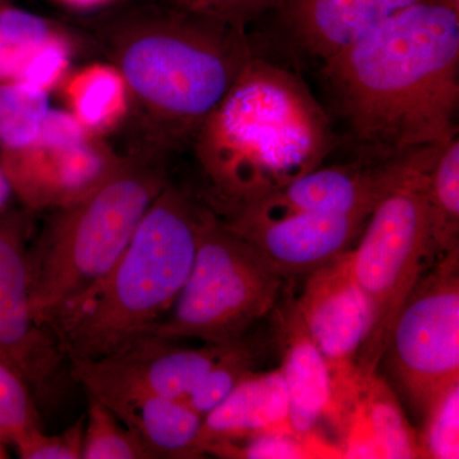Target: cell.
<instances>
[{
	"label": "cell",
	"mask_w": 459,
	"mask_h": 459,
	"mask_svg": "<svg viewBox=\"0 0 459 459\" xmlns=\"http://www.w3.org/2000/svg\"><path fill=\"white\" fill-rule=\"evenodd\" d=\"M142 147L169 153L193 141L255 56L247 29L159 0L100 21Z\"/></svg>",
	"instance_id": "7a4b0ae2"
},
{
	"label": "cell",
	"mask_w": 459,
	"mask_h": 459,
	"mask_svg": "<svg viewBox=\"0 0 459 459\" xmlns=\"http://www.w3.org/2000/svg\"><path fill=\"white\" fill-rule=\"evenodd\" d=\"M282 370L290 400V422L296 433H320V422L331 427L334 400L327 362L314 343L294 299L274 307Z\"/></svg>",
	"instance_id": "2e32d148"
},
{
	"label": "cell",
	"mask_w": 459,
	"mask_h": 459,
	"mask_svg": "<svg viewBox=\"0 0 459 459\" xmlns=\"http://www.w3.org/2000/svg\"><path fill=\"white\" fill-rule=\"evenodd\" d=\"M431 246L437 258L459 247V138L440 147L428 178Z\"/></svg>",
	"instance_id": "44dd1931"
},
{
	"label": "cell",
	"mask_w": 459,
	"mask_h": 459,
	"mask_svg": "<svg viewBox=\"0 0 459 459\" xmlns=\"http://www.w3.org/2000/svg\"><path fill=\"white\" fill-rule=\"evenodd\" d=\"M329 107L368 160L457 137L459 12L424 0L386 18L323 62Z\"/></svg>",
	"instance_id": "6da1fadb"
},
{
	"label": "cell",
	"mask_w": 459,
	"mask_h": 459,
	"mask_svg": "<svg viewBox=\"0 0 459 459\" xmlns=\"http://www.w3.org/2000/svg\"><path fill=\"white\" fill-rule=\"evenodd\" d=\"M442 2L444 4L448 5L449 8L459 12V0H442Z\"/></svg>",
	"instance_id": "836d02e7"
},
{
	"label": "cell",
	"mask_w": 459,
	"mask_h": 459,
	"mask_svg": "<svg viewBox=\"0 0 459 459\" xmlns=\"http://www.w3.org/2000/svg\"><path fill=\"white\" fill-rule=\"evenodd\" d=\"M108 407L137 435L151 458L204 457L201 449L204 418L186 402L148 395Z\"/></svg>",
	"instance_id": "d6986e66"
},
{
	"label": "cell",
	"mask_w": 459,
	"mask_h": 459,
	"mask_svg": "<svg viewBox=\"0 0 459 459\" xmlns=\"http://www.w3.org/2000/svg\"><path fill=\"white\" fill-rule=\"evenodd\" d=\"M51 111L49 91L30 84L0 82V152L18 155L38 141Z\"/></svg>",
	"instance_id": "7402d4cb"
},
{
	"label": "cell",
	"mask_w": 459,
	"mask_h": 459,
	"mask_svg": "<svg viewBox=\"0 0 459 459\" xmlns=\"http://www.w3.org/2000/svg\"><path fill=\"white\" fill-rule=\"evenodd\" d=\"M168 155L140 147L82 198L56 208L29 247L33 312L41 323L104 279L169 183Z\"/></svg>",
	"instance_id": "5b68a950"
},
{
	"label": "cell",
	"mask_w": 459,
	"mask_h": 459,
	"mask_svg": "<svg viewBox=\"0 0 459 459\" xmlns=\"http://www.w3.org/2000/svg\"><path fill=\"white\" fill-rule=\"evenodd\" d=\"M181 7L214 18L229 25L247 29L276 8L277 0H169Z\"/></svg>",
	"instance_id": "4dcf8cb0"
},
{
	"label": "cell",
	"mask_w": 459,
	"mask_h": 459,
	"mask_svg": "<svg viewBox=\"0 0 459 459\" xmlns=\"http://www.w3.org/2000/svg\"><path fill=\"white\" fill-rule=\"evenodd\" d=\"M13 195L14 192L13 188H12L11 180H9L7 172L0 164V214L4 212Z\"/></svg>",
	"instance_id": "1f68e13d"
},
{
	"label": "cell",
	"mask_w": 459,
	"mask_h": 459,
	"mask_svg": "<svg viewBox=\"0 0 459 459\" xmlns=\"http://www.w3.org/2000/svg\"><path fill=\"white\" fill-rule=\"evenodd\" d=\"M383 358L421 415L459 385V247L420 277L394 320Z\"/></svg>",
	"instance_id": "ba28073f"
},
{
	"label": "cell",
	"mask_w": 459,
	"mask_h": 459,
	"mask_svg": "<svg viewBox=\"0 0 459 459\" xmlns=\"http://www.w3.org/2000/svg\"><path fill=\"white\" fill-rule=\"evenodd\" d=\"M347 252L307 274L303 292L295 300L331 373L334 400L331 428L334 433L358 394L361 377L356 361L374 322L373 307L352 276Z\"/></svg>",
	"instance_id": "7c38bea8"
},
{
	"label": "cell",
	"mask_w": 459,
	"mask_h": 459,
	"mask_svg": "<svg viewBox=\"0 0 459 459\" xmlns=\"http://www.w3.org/2000/svg\"><path fill=\"white\" fill-rule=\"evenodd\" d=\"M59 2L74 8H93L113 0H59Z\"/></svg>",
	"instance_id": "d6a6232c"
},
{
	"label": "cell",
	"mask_w": 459,
	"mask_h": 459,
	"mask_svg": "<svg viewBox=\"0 0 459 459\" xmlns=\"http://www.w3.org/2000/svg\"><path fill=\"white\" fill-rule=\"evenodd\" d=\"M413 152L389 160L358 157L349 164L319 166L267 197L219 217L226 223L240 225L301 213L370 216L377 202L400 179Z\"/></svg>",
	"instance_id": "4fadbf2b"
},
{
	"label": "cell",
	"mask_w": 459,
	"mask_h": 459,
	"mask_svg": "<svg viewBox=\"0 0 459 459\" xmlns=\"http://www.w3.org/2000/svg\"><path fill=\"white\" fill-rule=\"evenodd\" d=\"M420 2L424 0H277L273 13L291 40L323 63Z\"/></svg>",
	"instance_id": "9a60e30c"
},
{
	"label": "cell",
	"mask_w": 459,
	"mask_h": 459,
	"mask_svg": "<svg viewBox=\"0 0 459 459\" xmlns=\"http://www.w3.org/2000/svg\"><path fill=\"white\" fill-rule=\"evenodd\" d=\"M282 431H295L290 422L289 392L282 370L252 371L222 403L204 416L201 449L207 455L221 444Z\"/></svg>",
	"instance_id": "ac0fdd59"
},
{
	"label": "cell",
	"mask_w": 459,
	"mask_h": 459,
	"mask_svg": "<svg viewBox=\"0 0 459 459\" xmlns=\"http://www.w3.org/2000/svg\"><path fill=\"white\" fill-rule=\"evenodd\" d=\"M418 434L421 458H459V385L451 386L424 413Z\"/></svg>",
	"instance_id": "83f0119b"
},
{
	"label": "cell",
	"mask_w": 459,
	"mask_h": 459,
	"mask_svg": "<svg viewBox=\"0 0 459 459\" xmlns=\"http://www.w3.org/2000/svg\"><path fill=\"white\" fill-rule=\"evenodd\" d=\"M4 2H5V0H0V7H2V5H5Z\"/></svg>",
	"instance_id": "d590c367"
},
{
	"label": "cell",
	"mask_w": 459,
	"mask_h": 459,
	"mask_svg": "<svg viewBox=\"0 0 459 459\" xmlns=\"http://www.w3.org/2000/svg\"><path fill=\"white\" fill-rule=\"evenodd\" d=\"M38 429H44L39 403L26 380L0 359V437L14 444Z\"/></svg>",
	"instance_id": "484cf974"
},
{
	"label": "cell",
	"mask_w": 459,
	"mask_h": 459,
	"mask_svg": "<svg viewBox=\"0 0 459 459\" xmlns=\"http://www.w3.org/2000/svg\"><path fill=\"white\" fill-rule=\"evenodd\" d=\"M253 365L255 350L244 338L202 377L201 382L183 401L204 418L226 400L247 374L252 373Z\"/></svg>",
	"instance_id": "4316f807"
},
{
	"label": "cell",
	"mask_w": 459,
	"mask_h": 459,
	"mask_svg": "<svg viewBox=\"0 0 459 459\" xmlns=\"http://www.w3.org/2000/svg\"><path fill=\"white\" fill-rule=\"evenodd\" d=\"M29 238L26 213L0 214V359L22 376L40 404L59 394L71 371L56 334L33 312Z\"/></svg>",
	"instance_id": "9c48e42d"
},
{
	"label": "cell",
	"mask_w": 459,
	"mask_h": 459,
	"mask_svg": "<svg viewBox=\"0 0 459 459\" xmlns=\"http://www.w3.org/2000/svg\"><path fill=\"white\" fill-rule=\"evenodd\" d=\"M282 277L207 205L202 207L192 270L174 307L151 333L230 343L279 304Z\"/></svg>",
	"instance_id": "52a82bcc"
},
{
	"label": "cell",
	"mask_w": 459,
	"mask_h": 459,
	"mask_svg": "<svg viewBox=\"0 0 459 459\" xmlns=\"http://www.w3.org/2000/svg\"><path fill=\"white\" fill-rule=\"evenodd\" d=\"M192 143L223 217L322 166L338 137L307 84L255 54Z\"/></svg>",
	"instance_id": "3957f363"
},
{
	"label": "cell",
	"mask_w": 459,
	"mask_h": 459,
	"mask_svg": "<svg viewBox=\"0 0 459 459\" xmlns=\"http://www.w3.org/2000/svg\"><path fill=\"white\" fill-rule=\"evenodd\" d=\"M202 207L169 180L107 276L45 322L69 362L102 358L168 316L195 262Z\"/></svg>",
	"instance_id": "277c9868"
},
{
	"label": "cell",
	"mask_w": 459,
	"mask_h": 459,
	"mask_svg": "<svg viewBox=\"0 0 459 459\" xmlns=\"http://www.w3.org/2000/svg\"><path fill=\"white\" fill-rule=\"evenodd\" d=\"M60 32L44 17L23 9L0 7V82L17 81L23 66Z\"/></svg>",
	"instance_id": "603a6c76"
},
{
	"label": "cell",
	"mask_w": 459,
	"mask_h": 459,
	"mask_svg": "<svg viewBox=\"0 0 459 459\" xmlns=\"http://www.w3.org/2000/svg\"><path fill=\"white\" fill-rule=\"evenodd\" d=\"M336 435L342 458H421L419 437L391 386L376 373L362 377Z\"/></svg>",
	"instance_id": "e0dca14e"
},
{
	"label": "cell",
	"mask_w": 459,
	"mask_h": 459,
	"mask_svg": "<svg viewBox=\"0 0 459 459\" xmlns=\"http://www.w3.org/2000/svg\"><path fill=\"white\" fill-rule=\"evenodd\" d=\"M71 113L92 134L110 131L128 117L126 84L113 65H92L66 86Z\"/></svg>",
	"instance_id": "ffe728a7"
},
{
	"label": "cell",
	"mask_w": 459,
	"mask_h": 459,
	"mask_svg": "<svg viewBox=\"0 0 459 459\" xmlns=\"http://www.w3.org/2000/svg\"><path fill=\"white\" fill-rule=\"evenodd\" d=\"M84 416L59 435H48L38 429L13 446L23 459H82Z\"/></svg>",
	"instance_id": "f546056e"
},
{
	"label": "cell",
	"mask_w": 459,
	"mask_h": 459,
	"mask_svg": "<svg viewBox=\"0 0 459 459\" xmlns=\"http://www.w3.org/2000/svg\"><path fill=\"white\" fill-rule=\"evenodd\" d=\"M440 146L420 148L385 197L377 202L355 247L350 270L373 307L369 337L356 367L362 377L377 373L394 320L420 277L435 258L429 230V172Z\"/></svg>",
	"instance_id": "8992f818"
},
{
	"label": "cell",
	"mask_w": 459,
	"mask_h": 459,
	"mask_svg": "<svg viewBox=\"0 0 459 459\" xmlns=\"http://www.w3.org/2000/svg\"><path fill=\"white\" fill-rule=\"evenodd\" d=\"M240 341L183 347L144 334L95 360L71 361L69 371L87 395L107 406L148 395L183 400Z\"/></svg>",
	"instance_id": "30bf717a"
},
{
	"label": "cell",
	"mask_w": 459,
	"mask_h": 459,
	"mask_svg": "<svg viewBox=\"0 0 459 459\" xmlns=\"http://www.w3.org/2000/svg\"><path fill=\"white\" fill-rule=\"evenodd\" d=\"M98 135L71 111L48 115L38 141L18 155L2 157L14 195L31 211L56 210L82 198L117 165Z\"/></svg>",
	"instance_id": "8fae6325"
},
{
	"label": "cell",
	"mask_w": 459,
	"mask_h": 459,
	"mask_svg": "<svg viewBox=\"0 0 459 459\" xmlns=\"http://www.w3.org/2000/svg\"><path fill=\"white\" fill-rule=\"evenodd\" d=\"M74 56L71 40L65 32L57 33L53 40L40 48L23 66L17 82L50 91L63 80L71 57Z\"/></svg>",
	"instance_id": "f1b7e54d"
},
{
	"label": "cell",
	"mask_w": 459,
	"mask_h": 459,
	"mask_svg": "<svg viewBox=\"0 0 459 459\" xmlns=\"http://www.w3.org/2000/svg\"><path fill=\"white\" fill-rule=\"evenodd\" d=\"M207 455L234 459H340L342 452L320 433H272L213 446Z\"/></svg>",
	"instance_id": "cb8c5ba5"
},
{
	"label": "cell",
	"mask_w": 459,
	"mask_h": 459,
	"mask_svg": "<svg viewBox=\"0 0 459 459\" xmlns=\"http://www.w3.org/2000/svg\"><path fill=\"white\" fill-rule=\"evenodd\" d=\"M3 443H4V440L0 437V459L7 458V453L4 451V446H3Z\"/></svg>",
	"instance_id": "e575fe53"
},
{
	"label": "cell",
	"mask_w": 459,
	"mask_h": 459,
	"mask_svg": "<svg viewBox=\"0 0 459 459\" xmlns=\"http://www.w3.org/2000/svg\"><path fill=\"white\" fill-rule=\"evenodd\" d=\"M82 459H152L137 435L101 401L87 395Z\"/></svg>",
	"instance_id": "d4e9b609"
},
{
	"label": "cell",
	"mask_w": 459,
	"mask_h": 459,
	"mask_svg": "<svg viewBox=\"0 0 459 459\" xmlns=\"http://www.w3.org/2000/svg\"><path fill=\"white\" fill-rule=\"evenodd\" d=\"M369 216L301 213L276 221L226 223L283 280L307 276L351 249Z\"/></svg>",
	"instance_id": "5bb4252c"
}]
</instances>
